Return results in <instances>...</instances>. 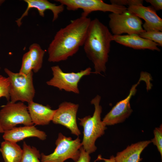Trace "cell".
Returning <instances> with one entry per match:
<instances>
[{"label": "cell", "instance_id": "cell-1", "mask_svg": "<svg viewBox=\"0 0 162 162\" xmlns=\"http://www.w3.org/2000/svg\"><path fill=\"white\" fill-rule=\"evenodd\" d=\"M91 20L81 16L60 29L48 46V61H65L75 54L83 45Z\"/></svg>", "mask_w": 162, "mask_h": 162}, {"label": "cell", "instance_id": "cell-2", "mask_svg": "<svg viewBox=\"0 0 162 162\" xmlns=\"http://www.w3.org/2000/svg\"><path fill=\"white\" fill-rule=\"evenodd\" d=\"M113 35L97 18L91 20L83 44L88 58L94 65L96 74L105 73Z\"/></svg>", "mask_w": 162, "mask_h": 162}, {"label": "cell", "instance_id": "cell-3", "mask_svg": "<svg viewBox=\"0 0 162 162\" xmlns=\"http://www.w3.org/2000/svg\"><path fill=\"white\" fill-rule=\"evenodd\" d=\"M101 98L97 95L91 101L94 106L93 115L78 118L80 124L83 128V138L81 142L84 149L89 154L95 151L97 147L95 145L96 140L104 134L106 129V125L101 119L102 108L100 104Z\"/></svg>", "mask_w": 162, "mask_h": 162}, {"label": "cell", "instance_id": "cell-4", "mask_svg": "<svg viewBox=\"0 0 162 162\" xmlns=\"http://www.w3.org/2000/svg\"><path fill=\"white\" fill-rule=\"evenodd\" d=\"M4 71L10 82L9 94L10 101H20L28 103L33 101L35 91L33 82V71L27 75L14 73L7 68Z\"/></svg>", "mask_w": 162, "mask_h": 162}, {"label": "cell", "instance_id": "cell-5", "mask_svg": "<svg viewBox=\"0 0 162 162\" xmlns=\"http://www.w3.org/2000/svg\"><path fill=\"white\" fill-rule=\"evenodd\" d=\"M55 144L56 147L53 152L48 155L41 153V162H64L69 159L77 161L80 154V149L82 146L78 137L73 140L71 137L60 133Z\"/></svg>", "mask_w": 162, "mask_h": 162}, {"label": "cell", "instance_id": "cell-6", "mask_svg": "<svg viewBox=\"0 0 162 162\" xmlns=\"http://www.w3.org/2000/svg\"><path fill=\"white\" fill-rule=\"evenodd\" d=\"M0 122L4 131L10 130L19 124L32 126L28 107L23 102L8 101L0 110Z\"/></svg>", "mask_w": 162, "mask_h": 162}, {"label": "cell", "instance_id": "cell-7", "mask_svg": "<svg viewBox=\"0 0 162 162\" xmlns=\"http://www.w3.org/2000/svg\"><path fill=\"white\" fill-rule=\"evenodd\" d=\"M51 69L53 76L46 82L48 85L76 94L80 93L78 84L80 80L92 73L90 67L77 72H64L58 65L52 66Z\"/></svg>", "mask_w": 162, "mask_h": 162}, {"label": "cell", "instance_id": "cell-8", "mask_svg": "<svg viewBox=\"0 0 162 162\" xmlns=\"http://www.w3.org/2000/svg\"><path fill=\"white\" fill-rule=\"evenodd\" d=\"M109 17V26L113 35L124 33L139 35L145 31L140 18L127 10L121 14L112 13Z\"/></svg>", "mask_w": 162, "mask_h": 162}, {"label": "cell", "instance_id": "cell-9", "mask_svg": "<svg viewBox=\"0 0 162 162\" xmlns=\"http://www.w3.org/2000/svg\"><path fill=\"white\" fill-rule=\"evenodd\" d=\"M56 2L66 6L69 10L74 11L79 9L83 10L81 16L87 17L91 12L97 11L110 12L121 14L126 10L124 6L108 4L101 0H56Z\"/></svg>", "mask_w": 162, "mask_h": 162}, {"label": "cell", "instance_id": "cell-10", "mask_svg": "<svg viewBox=\"0 0 162 162\" xmlns=\"http://www.w3.org/2000/svg\"><path fill=\"white\" fill-rule=\"evenodd\" d=\"M144 75L141 74L140 78L135 84L133 85L128 96L124 99L119 101L112 107L105 116L103 122L106 125H112L124 122L132 112L130 101L131 97L136 92V87L142 80H145Z\"/></svg>", "mask_w": 162, "mask_h": 162}, {"label": "cell", "instance_id": "cell-11", "mask_svg": "<svg viewBox=\"0 0 162 162\" xmlns=\"http://www.w3.org/2000/svg\"><path fill=\"white\" fill-rule=\"evenodd\" d=\"M79 105L70 102L61 103L56 110L52 121L69 129L71 133L77 136L81 134L76 122V114Z\"/></svg>", "mask_w": 162, "mask_h": 162}, {"label": "cell", "instance_id": "cell-12", "mask_svg": "<svg viewBox=\"0 0 162 162\" xmlns=\"http://www.w3.org/2000/svg\"><path fill=\"white\" fill-rule=\"evenodd\" d=\"M127 10L145 21L143 27L145 31H162V19L153 8L140 4L129 6Z\"/></svg>", "mask_w": 162, "mask_h": 162}, {"label": "cell", "instance_id": "cell-13", "mask_svg": "<svg viewBox=\"0 0 162 162\" xmlns=\"http://www.w3.org/2000/svg\"><path fill=\"white\" fill-rule=\"evenodd\" d=\"M24 1L27 4V8L21 16L16 21L17 25L19 27L21 25L22 19L28 15L29 10L32 8L37 9L40 16L42 17L44 16L45 11L50 10L53 14V22L58 18L59 14L62 12L64 9V5L61 4L57 5L47 0H25Z\"/></svg>", "mask_w": 162, "mask_h": 162}, {"label": "cell", "instance_id": "cell-14", "mask_svg": "<svg viewBox=\"0 0 162 162\" xmlns=\"http://www.w3.org/2000/svg\"><path fill=\"white\" fill-rule=\"evenodd\" d=\"M46 133L37 129L34 126H25L14 127L5 131L3 135L4 140L17 142L28 137H36L41 140L46 139Z\"/></svg>", "mask_w": 162, "mask_h": 162}, {"label": "cell", "instance_id": "cell-15", "mask_svg": "<svg viewBox=\"0 0 162 162\" xmlns=\"http://www.w3.org/2000/svg\"><path fill=\"white\" fill-rule=\"evenodd\" d=\"M113 40L124 46L136 50L149 49L160 51L157 44L143 38L138 34L113 35Z\"/></svg>", "mask_w": 162, "mask_h": 162}, {"label": "cell", "instance_id": "cell-16", "mask_svg": "<svg viewBox=\"0 0 162 162\" xmlns=\"http://www.w3.org/2000/svg\"><path fill=\"white\" fill-rule=\"evenodd\" d=\"M28 110L32 121L36 125H48L52 121L56 110L33 101L28 103Z\"/></svg>", "mask_w": 162, "mask_h": 162}, {"label": "cell", "instance_id": "cell-17", "mask_svg": "<svg viewBox=\"0 0 162 162\" xmlns=\"http://www.w3.org/2000/svg\"><path fill=\"white\" fill-rule=\"evenodd\" d=\"M151 142L150 140L144 141L128 146L117 153L115 157L116 162H140L142 160L141 153Z\"/></svg>", "mask_w": 162, "mask_h": 162}, {"label": "cell", "instance_id": "cell-18", "mask_svg": "<svg viewBox=\"0 0 162 162\" xmlns=\"http://www.w3.org/2000/svg\"><path fill=\"white\" fill-rule=\"evenodd\" d=\"M0 152L4 162H20L22 149L16 142L4 140L1 143Z\"/></svg>", "mask_w": 162, "mask_h": 162}, {"label": "cell", "instance_id": "cell-19", "mask_svg": "<svg viewBox=\"0 0 162 162\" xmlns=\"http://www.w3.org/2000/svg\"><path fill=\"white\" fill-rule=\"evenodd\" d=\"M29 49L28 51L33 64V71L37 73L42 67L43 58L46 51L43 50L40 46L37 43L30 45Z\"/></svg>", "mask_w": 162, "mask_h": 162}, {"label": "cell", "instance_id": "cell-20", "mask_svg": "<svg viewBox=\"0 0 162 162\" xmlns=\"http://www.w3.org/2000/svg\"><path fill=\"white\" fill-rule=\"evenodd\" d=\"M22 153L20 162H41V154L37 149L34 146L28 145L24 142Z\"/></svg>", "mask_w": 162, "mask_h": 162}, {"label": "cell", "instance_id": "cell-21", "mask_svg": "<svg viewBox=\"0 0 162 162\" xmlns=\"http://www.w3.org/2000/svg\"><path fill=\"white\" fill-rule=\"evenodd\" d=\"M141 37L152 41L162 46V32L159 31H144L139 35Z\"/></svg>", "mask_w": 162, "mask_h": 162}, {"label": "cell", "instance_id": "cell-22", "mask_svg": "<svg viewBox=\"0 0 162 162\" xmlns=\"http://www.w3.org/2000/svg\"><path fill=\"white\" fill-rule=\"evenodd\" d=\"M33 69L32 63L30 58L29 52L28 51L23 56L21 66L19 72L21 74L27 75L32 71Z\"/></svg>", "mask_w": 162, "mask_h": 162}, {"label": "cell", "instance_id": "cell-23", "mask_svg": "<svg viewBox=\"0 0 162 162\" xmlns=\"http://www.w3.org/2000/svg\"><path fill=\"white\" fill-rule=\"evenodd\" d=\"M10 86V82L8 77L0 74V98L4 97L8 101H9Z\"/></svg>", "mask_w": 162, "mask_h": 162}, {"label": "cell", "instance_id": "cell-24", "mask_svg": "<svg viewBox=\"0 0 162 162\" xmlns=\"http://www.w3.org/2000/svg\"><path fill=\"white\" fill-rule=\"evenodd\" d=\"M154 137L151 140L155 145L162 157V125L156 128L154 130Z\"/></svg>", "mask_w": 162, "mask_h": 162}, {"label": "cell", "instance_id": "cell-25", "mask_svg": "<svg viewBox=\"0 0 162 162\" xmlns=\"http://www.w3.org/2000/svg\"><path fill=\"white\" fill-rule=\"evenodd\" d=\"M110 2L111 4L114 5L121 6L128 5L130 6L134 5L142 4L143 1L141 0H111Z\"/></svg>", "mask_w": 162, "mask_h": 162}, {"label": "cell", "instance_id": "cell-26", "mask_svg": "<svg viewBox=\"0 0 162 162\" xmlns=\"http://www.w3.org/2000/svg\"><path fill=\"white\" fill-rule=\"evenodd\" d=\"M80 154L76 162H90L91 157L89 154L86 152L82 146L80 149Z\"/></svg>", "mask_w": 162, "mask_h": 162}, {"label": "cell", "instance_id": "cell-27", "mask_svg": "<svg viewBox=\"0 0 162 162\" xmlns=\"http://www.w3.org/2000/svg\"><path fill=\"white\" fill-rule=\"evenodd\" d=\"M146 1L150 3L155 10L162 9V0H146Z\"/></svg>", "mask_w": 162, "mask_h": 162}, {"label": "cell", "instance_id": "cell-28", "mask_svg": "<svg viewBox=\"0 0 162 162\" xmlns=\"http://www.w3.org/2000/svg\"><path fill=\"white\" fill-rule=\"evenodd\" d=\"M94 162H116L115 157L112 155L110 157L109 159H107L102 158L100 155L98 156L97 159Z\"/></svg>", "mask_w": 162, "mask_h": 162}, {"label": "cell", "instance_id": "cell-29", "mask_svg": "<svg viewBox=\"0 0 162 162\" xmlns=\"http://www.w3.org/2000/svg\"><path fill=\"white\" fill-rule=\"evenodd\" d=\"M4 131L3 129L0 122V133H4Z\"/></svg>", "mask_w": 162, "mask_h": 162}, {"label": "cell", "instance_id": "cell-30", "mask_svg": "<svg viewBox=\"0 0 162 162\" xmlns=\"http://www.w3.org/2000/svg\"><path fill=\"white\" fill-rule=\"evenodd\" d=\"M4 2V0H0V6L2 4V3Z\"/></svg>", "mask_w": 162, "mask_h": 162}, {"label": "cell", "instance_id": "cell-31", "mask_svg": "<svg viewBox=\"0 0 162 162\" xmlns=\"http://www.w3.org/2000/svg\"><path fill=\"white\" fill-rule=\"evenodd\" d=\"M0 69H1V68L0 67Z\"/></svg>", "mask_w": 162, "mask_h": 162}]
</instances>
